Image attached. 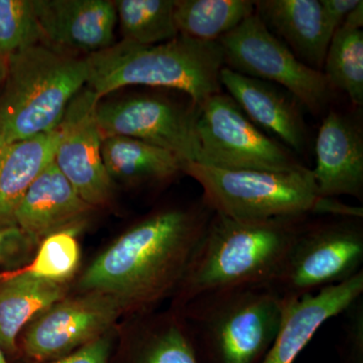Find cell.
<instances>
[{
  "instance_id": "cell-20",
  "label": "cell",
  "mask_w": 363,
  "mask_h": 363,
  "mask_svg": "<svg viewBox=\"0 0 363 363\" xmlns=\"http://www.w3.org/2000/svg\"><path fill=\"white\" fill-rule=\"evenodd\" d=\"M66 288V284L16 272L0 274V346L4 352L16 350L26 323L63 300Z\"/></svg>"
},
{
  "instance_id": "cell-10",
  "label": "cell",
  "mask_w": 363,
  "mask_h": 363,
  "mask_svg": "<svg viewBox=\"0 0 363 363\" xmlns=\"http://www.w3.org/2000/svg\"><path fill=\"white\" fill-rule=\"evenodd\" d=\"M199 106L190 102L155 95H138L97 105L98 125L102 135L136 138L172 152L182 162L197 157Z\"/></svg>"
},
{
  "instance_id": "cell-17",
  "label": "cell",
  "mask_w": 363,
  "mask_h": 363,
  "mask_svg": "<svg viewBox=\"0 0 363 363\" xmlns=\"http://www.w3.org/2000/svg\"><path fill=\"white\" fill-rule=\"evenodd\" d=\"M92 210L52 161L26 193L14 222L26 235L39 242L50 234L77 229Z\"/></svg>"
},
{
  "instance_id": "cell-22",
  "label": "cell",
  "mask_w": 363,
  "mask_h": 363,
  "mask_svg": "<svg viewBox=\"0 0 363 363\" xmlns=\"http://www.w3.org/2000/svg\"><path fill=\"white\" fill-rule=\"evenodd\" d=\"M255 13L252 0H176L179 35L202 42H218Z\"/></svg>"
},
{
  "instance_id": "cell-15",
  "label": "cell",
  "mask_w": 363,
  "mask_h": 363,
  "mask_svg": "<svg viewBox=\"0 0 363 363\" xmlns=\"http://www.w3.org/2000/svg\"><path fill=\"white\" fill-rule=\"evenodd\" d=\"M316 166L311 169L318 192L325 198L352 196L362 200L363 138L350 117L330 111L315 143Z\"/></svg>"
},
{
  "instance_id": "cell-4",
  "label": "cell",
  "mask_w": 363,
  "mask_h": 363,
  "mask_svg": "<svg viewBox=\"0 0 363 363\" xmlns=\"http://www.w3.org/2000/svg\"><path fill=\"white\" fill-rule=\"evenodd\" d=\"M183 174L203 190V202L215 214L240 221L293 217L353 216L362 207L325 198L318 192L310 169L292 172L229 171L185 162Z\"/></svg>"
},
{
  "instance_id": "cell-6",
  "label": "cell",
  "mask_w": 363,
  "mask_h": 363,
  "mask_svg": "<svg viewBox=\"0 0 363 363\" xmlns=\"http://www.w3.org/2000/svg\"><path fill=\"white\" fill-rule=\"evenodd\" d=\"M285 307L269 286H247L200 296L178 310L217 363H255L274 342Z\"/></svg>"
},
{
  "instance_id": "cell-5",
  "label": "cell",
  "mask_w": 363,
  "mask_h": 363,
  "mask_svg": "<svg viewBox=\"0 0 363 363\" xmlns=\"http://www.w3.org/2000/svg\"><path fill=\"white\" fill-rule=\"evenodd\" d=\"M87 78L86 58L45 44L11 55L0 89V145L56 130Z\"/></svg>"
},
{
  "instance_id": "cell-34",
  "label": "cell",
  "mask_w": 363,
  "mask_h": 363,
  "mask_svg": "<svg viewBox=\"0 0 363 363\" xmlns=\"http://www.w3.org/2000/svg\"><path fill=\"white\" fill-rule=\"evenodd\" d=\"M0 363H9L7 362L6 355H4V351L2 350L1 346H0Z\"/></svg>"
},
{
  "instance_id": "cell-23",
  "label": "cell",
  "mask_w": 363,
  "mask_h": 363,
  "mask_svg": "<svg viewBox=\"0 0 363 363\" xmlns=\"http://www.w3.org/2000/svg\"><path fill=\"white\" fill-rule=\"evenodd\" d=\"M114 6L123 40L157 45L179 35L176 0H117Z\"/></svg>"
},
{
  "instance_id": "cell-28",
  "label": "cell",
  "mask_w": 363,
  "mask_h": 363,
  "mask_svg": "<svg viewBox=\"0 0 363 363\" xmlns=\"http://www.w3.org/2000/svg\"><path fill=\"white\" fill-rule=\"evenodd\" d=\"M344 350L350 363H363V302L358 298L346 310Z\"/></svg>"
},
{
  "instance_id": "cell-26",
  "label": "cell",
  "mask_w": 363,
  "mask_h": 363,
  "mask_svg": "<svg viewBox=\"0 0 363 363\" xmlns=\"http://www.w3.org/2000/svg\"><path fill=\"white\" fill-rule=\"evenodd\" d=\"M76 230L77 229H66L50 234L43 240L33 262L16 272L66 284L77 271L80 262V245Z\"/></svg>"
},
{
  "instance_id": "cell-24",
  "label": "cell",
  "mask_w": 363,
  "mask_h": 363,
  "mask_svg": "<svg viewBox=\"0 0 363 363\" xmlns=\"http://www.w3.org/2000/svg\"><path fill=\"white\" fill-rule=\"evenodd\" d=\"M142 330L136 363H199L180 310L145 323Z\"/></svg>"
},
{
  "instance_id": "cell-32",
  "label": "cell",
  "mask_w": 363,
  "mask_h": 363,
  "mask_svg": "<svg viewBox=\"0 0 363 363\" xmlns=\"http://www.w3.org/2000/svg\"><path fill=\"white\" fill-rule=\"evenodd\" d=\"M342 25L350 26V28H362L363 26V1L359 2V4L351 13H348L346 16L345 21Z\"/></svg>"
},
{
  "instance_id": "cell-1",
  "label": "cell",
  "mask_w": 363,
  "mask_h": 363,
  "mask_svg": "<svg viewBox=\"0 0 363 363\" xmlns=\"http://www.w3.org/2000/svg\"><path fill=\"white\" fill-rule=\"evenodd\" d=\"M212 213L201 199L150 214L98 255L79 288L114 298L124 313L149 311L178 292Z\"/></svg>"
},
{
  "instance_id": "cell-21",
  "label": "cell",
  "mask_w": 363,
  "mask_h": 363,
  "mask_svg": "<svg viewBox=\"0 0 363 363\" xmlns=\"http://www.w3.org/2000/svg\"><path fill=\"white\" fill-rule=\"evenodd\" d=\"M101 152L112 182L131 185L161 183L183 173L184 162L175 155L136 138L104 136Z\"/></svg>"
},
{
  "instance_id": "cell-3",
  "label": "cell",
  "mask_w": 363,
  "mask_h": 363,
  "mask_svg": "<svg viewBox=\"0 0 363 363\" xmlns=\"http://www.w3.org/2000/svg\"><path fill=\"white\" fill-rule=\"evenodd\" d=\"M86 87L101 99L131 85L180 91L197 106L221 92L219 76L224 65L218 42H202L179 35L157 45L121 40L86 57Z\"/></svg>"
},
{
  "instance_id": "cell-29",
  "label": "cell",
  "mask_w": 363,
  "mask_h": 363,
  "mask_svg": "<svg viewBox=\"0 0 363 363\" xmlns=\"http://www.w3.org/2000/svg\"><path fill=\"white\" fill-rule=\"evenodd\" d=\"M35 243L16 226L0 228V269L20 262Z\"/></svg>"
},
{
  "instance_id": "cell-33",
  "label": "cell",
  "mask_w": 363,
  "mask_h": 363,
  "mask_svg": "<svg viewBox=\"0 0 363 363\" xmlns=\"http://www.w3.org/2000/svg\"><path fill=\"white\" fill-rule=\"evenodd\" d=\"M6 73V60L0 58V89H1L2 84L4 82Z\"/></svg>"
},
{
  "instance_id": "cell-13",
  "label": "cell",
  "mask_w": 363,
  "mask_h": 363,
  "mask_svg": "<svg viewBox=\"0 0 363 363\" xmlns=\"http://www.w3.org/2000/svg\"><path fill=\"white\" fill-rule=\"evenodd\" d=\"M44 44L89 55L114 44L117 16L109 0H33Z\"/></svg>"
},
{
  "instance_id": "cell-9",
  "label": "cell",
  "mask_w": 363,
  "mask_h": 363,
  "mask_svg": "<svg viewBox=\"0 0 363 363\" xmlns=\"http://www.w3.org/2000/svg\"><path fill=\"white\" fill-rule=\"evenodd\" d=\"M224 65L285 88L298 104L317 113L331 97L323 72L306 65L267 28L257 13L218 40Z\"/></svg>"
},
{
  "instance_id": "cell-11",
  "label": "cell",
  "mask_w": 363,
  "mask_h": 363,
  "mask_svg": "<svg viewBox=\"0 0 363 363\" xmlns=\"http://www.w3.org/2000/svg\"><path fill=\"white\" fill-rule=\"evenodd\" d=\"M100 98L83 88L72 99L56 130L54 162L76 192L93 208L111 201L112 183L102 160V135L96 111Z\"/></svg>"
},
{
  "instance_id": "cell-16",
  "label": "cell",
  "mask_w": 363,
  "mask_h": 363,
  "mask_svg": "<svg viewBox=\"0 0 363 363\" xmlns=\"http://www.w3.org/2000/svg\"><path fill=\"white\" fill-rule=\"evenodd\" d=\"M219 82L252 123L276 135L289 150L304 152L307 128L295 98L272 83L227 67L222 68Z\"/></svg>"
},
{
  "instance_id": "cell-8",
  "label": "cell",
  "mask_w": 363,
  "mask_h": 363,
  "mask_svg": "<svg viewBox=\"0 0 363 363\" xmlns=\"http://www.w3.org/2000/svg\"><path fill=\"white\" fill-rule=\"evenodd\" d=\"M196 164L229 171L292 172L306 169L292 150L255 125L225 93L208 98L196 123Z\"/></svg>"
},
{
  "instance_id": "cell-2",
  "label": "cell",
  "mask_w": 363,
  "mask_h": 363,
  "mask_svg": "<svg viewBox=\"0 0 363 363\" xmlns=\"http://www.w3.org/2000/svg\"><path fill=\"white\" fill-rule=\"evenodd\" d=\"M309 218L240 221L212 213L173 297L176 309L217 291L269 285Z\"/></svg>"
},
{
  "instance_id": "cell-30",
  "label": "cell",
  "mask_w": 363,
  "mask_h": 363,
  "mask_svg": "<svg viewBox=\"0 0 363 363\" xmlns=\"http://www.w3.org/2000/svg\"><path fill=\"white\" fill-rule=\"evenodd\" d=\"M111 341L105 336H101L79 348L72 353L52 363H108Z\"/></svg>"
},
{
  "instance_id": "cell-19",
  "label": "cell",
  "mask_w": 363,
  "mask_h": 363,
  "mask_svg": "<svg viewBox=\"0 0 363 363\" xmlns=\"http://www.w3.org/2000/svg\"><path fill=\"white\" fill-rule=\"evenodd\" d=\"M58 133L0 145V228L16 226L14 215L26 193L54 161Z\"/></svg>"
},
{
  "instance_id": "cell-7",
  "label": "cell",
  "mask_w": 363,
  "mask_h": 363,
  "mask_svg": "<svg viewBox=\"0 0 363 363\" xmlns=\"http://www.w3.org/2000/svg\"><path fill=\"white\" fill-rule=\"evenodd\" d=\"M362 218L327 216L306 222L288 257L267 286L285 301L339 285L362 271Z\"/></svg>"
},
{
  "instance_id": "cell-27",
  "label": "cell",
  "mask_w": 363,
  "mask_h": 363,
  "mask_svg": "<svg viewBox=\"0 0 363 363\" xmlns=\"http://www.w3.org/2000/svg\"><path fill=\"white\" fill-rule=\"evenodd\" d=\"M43 43L33 0H0V58Z\"/></svg>"
},
{
  "instance_id": "cell-12",
  "label": "cell",
  "mask_w": 363,
  "mask_h": 363,
  "mask_svg": "<svg viewBox=\"0 0 363 363\" xmlns=\"http://www.w3.org/2000/svg\"><path fill=\"white\" fill-rule=\"evenodd\" d=\"M124 314L114 298L96 293L63 298L40 315L23 339L28 357L55 359L104 335Z\"/></svg>"
},
{
  "instance_id": "cell-25",
  "label": "cell",
  "mask_w": 363,
  "mask_h": 363,
  "mask_svg": "<svg viewBox=\"0 0 363 363\" xmlns=\"http://www.w3.org/2000/svg\"><path fill=\"white\" fill-rule=\"evenodd\" d=\"M323 74L331 87L343 91L352 104H363V30L342 25L325 57Z\"/></svg>"
},
{
  "instance_id": "cell-31",
  "label": "cell",
  "mask_w": 363,
  "mask_h": 363,
  "mask_svg": "<svg viewBox=\"0 0 363 363\" xmlns=\"http://www.w3.org/2000/svg\"><path fill=\"white\" fill-rule=\"evenodd\" d=\"M362 0H320L322 9L332 35L342 26L348 13L359 4Z\"/></svg>"
},
{
  "instance_id": "cell-14",
  "label": "cell",
  "mask_w": 363,
  "mask_h": 363,
  "mask_svg": "<svg viewBox=\"0 0 363 363\" xmlns=\"http://www.w3.org/2000/svg\"><path fill=\"white\" fill-rule=\"evenodd\" d=\"M362 293L363 271L339 285L286 301L281 327L262 363H295L319 329L343 314Z\"/></svg>"
},
{
  "instance_id": "cell-18",
  "label": "cell",
  "mask_w": 363,
  "mask_h": 363,
  "mask_svg": "<svg viewBox=\"0 0 363 363\" xmlns=\"http://www.w3.org/2000/svg\"><path fill=\"white\" fill-rule=\"evenodd\" d=\"M255 13L300 61L322 71L332 39L320 0H260Z\"/></svg>"
}]
</instances>
